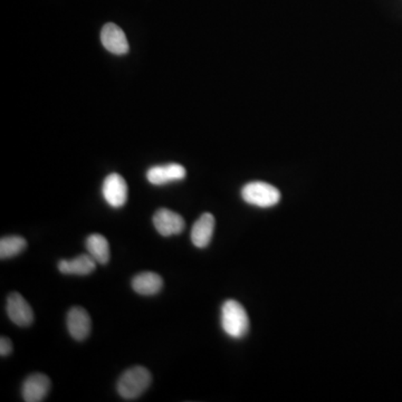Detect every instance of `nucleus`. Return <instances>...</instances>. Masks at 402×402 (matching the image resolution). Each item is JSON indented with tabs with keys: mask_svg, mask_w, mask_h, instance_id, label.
Returning <instances> with one entry per match:
<instances>
[{
	"mask_svg": "<svg viewBox=\"0 0 402 402\" xmlns=\"http://www.w3.org/2000/svg\"><path fill=\"white\" fill-rule=\"evenodd\" d=\"M6 311L11 321L18 327H30L34 322L32 308L19 293L13 292L9 294Z\"/></svg>",
	"mask_w": 402,
	"mask_h": 402,
	"instance_id": "obj_6",
	"label": "nucleus"
},
{
	"mask_svg": "<svg viewBox=\"0 0 402 402\" xmlns=\"http://www.w3.org/2000/svg\"><path fill=\"white\" fill-rule=\"evenodd\" d=\"M241 197L245 202L260 208H271L281 200V193L274 185L262 181L247 183L241 189Z\"/></svg>",
	"mask_w": 402,
	"mask_h": 402,
	"instance_id": "obj_3",
	"label": "nucleus"
},
{
	"mask_svg": "<svg viewBox=\"0 0 402 402\" xmlns=\"http://www.w3.org/2000/svg\"><path fill=\"white\" fill-rule=\"evenodd\" d=\"M26 239L20 236H7L0 239V258L8 260L24 252Z\"/></svg>",
	"mask_w": 402,
	"mask_h": 402,
	"instance_id": "obj_15",
	"label": "nucleus"
},
{
	"mask_svg": "<svg viewBox=\"0 0 402 402\" xmlns=\"http://www.w3.org/2000/svg\"><path fill=\"white\" fill-rule=\"evenodd\" d=\"M105 201L113 208H121L128 200V185L120 174L111 173L105 178L102 185Z\"/></svg>",
	"mask_w": 402,
	"mask_h": 402,
	"instance_id": "obj_5",
	"label": "nucleus"
},
{
	"mask_svg": "<svg viewBox=\"0 0 402 402\" xmlns=\"http://www.w3.org/2000/svg\"><path fill=\"white\" fill-rule=\"evenodd\" d=\"M51 389V380L43 373H34L27 377L23 384V399L26 402H40L45 399Z\"/></svg>",
	"mask_w": 402,
	"mask_h": 402,
	"instance_id": "obj_8",
	"label": "nucleus"
},
{
	"mask_svg": "<svg viewBox=\"0 0 402 402\" xmlns=\"http://www.w3.org/2000/svg\"><path fill=\"white\" fill-rule=\"evenodd\" d=\"M152 381L150 371L145 367H133L126 370L118 381V392L126 400L139 398Z\"/></svg>",
	"mask_w": 402,
	"mask_h": 402,
	"instance_id": "obj_2",
	"label": "nucleus"
},
{
	"mask_svg": "<svg viewBox=\"0 0 402 402\" xmlns=\"http://www.w3.org/2000/svg\"><path fill=\"white\" fill-rule=\"evenodd\" d=\"M67 330L76 341H84L91 333L92 322L85 308L74 306L67 313Z\"/></svg>",
	"mask_w": 402,
	"mask_h": 402,
	"instance_id": "obj_7",
	"label": "nucleus"
},
{
	"mask_svg": "<svg viewBox=\"0 0 402 402\" xmlns=\"http://www.w3.org/2000/svg\"><path fill=\"white\" fill-rule=\"evenodd\" d=\"M97 268V260L91 255H80L73 260H59V272L65 275H80L85 276L93 273Z\"/></svg>",
	"mask_w": 402,
	"mask_h": 402,
	"instance_id": "obj_12",
	"label": "nucleus"
},
{
	"mask_svg": "<svg viewBox=\"0 0 402 402\" xmlns=\"http://www.w3.org/2000/svg\"><path fill=\"white\" fill-rule=\"evenodd\" d=\"M153 225L161 236L164 237L180 235L185 228V219L177 212L166 208L157 210L153 216Z\"/></svg>",
	"mask_w": 402,
	"mask_h": 402,
	"instance_id": "obj_4",
	"label": "nucleus"
},
{
	"mask_svg": "<svg viewBox=\"0 0 402 402\" xmlns=\"http://www.w3.org/2000/svg\"><path fill=\"white\" fill-rule=\"evenodd\" d=\"M221 327L228 336L244 338L250 330V317L244 306L235 300H226L221 307Z\"/></svg>",
	"mask_w": 402,
	"mask_h": 402,
	"instance_id": "obj_1",
	"label": "nucleus"
},
{
	"mask_svg": "<svg viewBox=\"0 0 402 402\" xmlns=\"http://www.w3.org/2000/svg\"><path fill=\"white\" fill-rule=\"evenodd\" d=\"M214 217L209 212L201 214L191 229V241L197 248H205L212 241L214 231Z\"/></svg>",
	"mask_w": 402,
	"mask_h": 402,
	"instance_id": "obj_11",
	"label": "nucleus"
},
{
	"mask_svg": "<svg viewBox=\"0 0 402 402\" xmlns=\"http://www.w3.org/2000/svg\"><path fill=\"white\" fill-rule=\"evenodd\" d=\"M13 352V343L8 338L1 336L0 338V355L1 357H7Z\"/></svg>",
	"mask_w": 402,
	"mask_h": 402,
	"instance_id": "obj_16",
	"label": "nucleus"
},
{
	"mask_svg": "<svg viewBox=\"0 0 402 402\" xmlns=\"http://www.w3.org/2000/svg\"><path fill=\"white\" fill-rule=\"evenodd\" d=\"M86 250L97 263L105 265L110 260V245L104 236L99 233H92L85 241Z\"/></svg>",
	"mask_w": 402,
	"mask_h": 402,
	"instance_id": "obj_14",
	"label": "nucleus"
},
{
	"mask_svg": "<svg viewBox=\"0 0 402 402\" xmlns=\"http://www.w3.org/2000/svg\"><path fill=\"white\" fill-rule=\"evenodd\" d=\"M101 42L107 51L116 55H124L129 51V43L126 34L118 25L112 23H109L103 27Z\"/></svg>",
	"mask_w": 402,
	"mask_h": 402,
	"instance_id": "obj_9",
	"label": "nucleus"
},
{
	"mask_svg": "<svg viewBox=\"0 0 402 402\" xmlns=\"http://www.w3.org/2000/svg\"><path fill=\"white\" fill-rule=\"evenodd\" d=\"M164 279L158 274L152 272H143L138 274L132 279V288L134 292L145 296L156 295L162 290Z\"/></svg>",
	"mask_w": 402,
	"mask_h": 402,
	"instance_id": "obj_13",
	"label": "nucleus"
},
{
	"mask_svg": "<svg viewBox=\"0 0 402 402\" xmlns=\"http://www.w3.org/2000/svg\"><path fill=\"white\" fill-rule=\"evenodd\" d=\"M185 173L187 172L181 164H170L152 166L151 169L147 170V179L152 185H162L185 179Z\"/></svg>",
	"mask_w": 402,
	"mask_h": 402,
	"instance_id": "obj_10",
	"label": "nucleus"
}]
</instances>
